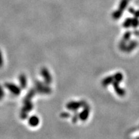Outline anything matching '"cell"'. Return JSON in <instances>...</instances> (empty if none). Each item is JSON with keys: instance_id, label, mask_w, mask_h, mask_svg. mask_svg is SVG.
Segmentation results:
<instances>
[{"instance_id": "3957f363", "label": "cell", "mask_w": 139, "mask_h": 139, "mask_svg": "<svg viewBox=\"0 0 139 139\" xmlns=\"http://www.w3.org/2000/svg\"><path fill=\"white\" fill-rule=\"evenodd\" d=\"M113 76H108V77H106L102 81V85L103 86H108V85L113 83Z\"/></svg>"}, {"instance_id": "9a60e30c", "label": "cell", "mask_w": 139, "mask_h": 139, "mask_svg": "<svg viewBox=\"0 0 139 139\" xmlns=\"http://www.w3.org/2000/svg\"><path fill=\"white\" fill-rule=\"evenodd\" d=\"M20 81L21 82L22 86H27V81H26L25 77L24 76H22L20 78Z\"/></svg>"}, {"instance_id": "8fae6325", "label": "cell", "mask_w": 139, "mask_h": 139, "mask_svg": "<svg viewBox=\"0 0 139 139\" xmlns=\"http://www.w3.org/2000/svg\"><path fill=\"white\" fill-rule=\"evenodd\" d=\"M38 122H39V119H38V118L37 117H32L29 120L30 124L31 126H37L38 124Z\"/></svg>"}, {"instance_id": "30bf717a", "label": "cell", "mask_w": 139, "mask_h": 139, "mask_svg": "<svg viewBox=\"0 0 139 139\" xmlns=\"http://www.w3.org/2000/svg\"><path fill=\"white\" fill-rule=\"evenodd\" d=\"M126 41H125L124 40L122 39L120 41L119 43V47L120 50L121 51H123V52H126V47H127V45H126Z\"/></svg>"}, {"instance_id": "ac0fdd59", "label": "cell", "mask_w": 139, "mask_h": 139, "mask_svg": "<svg viewBox=\"0 0 139 139\" xmlns=\"http://www.w3.org/2000/svg\"><path fill=\"white\" fill-rule=\"evenodd\" d=\"M2 65H3V59H2L1 54L0 52V66H1Z\"/></svg>"}, {"instance_id": "2e32d148", "label": "cell", "mask_w": 139, "mask_h": 139, "mask_svg": "<svg viewBox=\"0 0 139 139\" xmlns=\"http://www.w3.org/2000/svg\"><path fill=\"white\" fill-rule=\"evenodd\" d=\"M128 12L130 14H134V13L135 12V10L134 9L133 7H130L128 9Z\"/></svg>"}, {"instance_id": "8992f818", "label": "cell", "mask_w": 139, "mask_h": 139, "mask_svg": "<svg viewBox=\"0 0 139 139\" xmlns=\"http://www.w3.org/2000/svg\"><path fill=\"white\" fill-rule=\"evenodd\" d=\"M122 11L118 9L112 13V18L115 20L119 19L122 17Z\"/></svg>"}, {"instance_id": "52a82bcc", "label": "cell", "mask_w": 139, "mask_h": 139, "mask_svg": "<svg viewBox=\"0 0 139 139\" xmlns=\"http://www.w3.org/2000/svg\"><path fill=\"white\" fill-rule=\"evenodd\" d=\"M129 1H130V0H121L120 3L119 4V9L122 11L124 10L128 6Z\"/></svg>"}, {"instance_id": "5b68a950", "label": "cell", "mask_w": 139, "mask_h": 139, "mask_svg": "<svg viewBox=\"0 0 139 139\" xmlns=\"http://www.w3.org/2000/svg\"><path fill=\"white\" fill-rule=\"evenodd\" d=\"M7 87V88L10 90L14 94H19V92H20V90L18 88L17 86H16L14 84H6Z\"/></svg>"}, {"instance_id": "d6986e66", "label": "cell", "mask_w": 139, "mask_h": 139, "mask_svg": "<svg viewBox=\"0 0 139 139\" xmlns=\"http://www.w3.org/2000/svg\"><path fill=\"white\" fill-rule=\"evenodd\" d=\"M133 33L135 34V35H136V36H139V30L134 31Z\"/></svg>"}, {"instance_id": "5bb4252c", "label": "cell", "mask_w": 139, "mask_h": 139, "mask_svg": "<svg viewBox=\"0 0 139 139\" xmlns=\"http://www.w3.org/2000/svg\"><path fill=\"white\" fill-rule=\"evenodd\" d=\"M131 36V32L130 31H127V32H126L124 33V34L123 36L122 39L124 40L125 41L128 42L130 40Z\"/></svg>"}, {"instance_id": "7c38bea8", "label": "cell", "mask_w": 139, "mask_h": 139, "mask_svg": "<svg viewBox=\"0 0 139 139\" xmlns=\"http://www.w3.org/2000/svg\"><path fill=\"white\" fill-rule=\"evenodd\" d=\"M81 106H83L82 104L80 102H72V104H70L68 105V107L70 109H72V110H77Z\"/></svg>"}, {"instance_id": "ba28073f", "label": "cell", "mask_w": 139, "mask_h": 139, "mask_svg": "<svg viewBox=\"0 0 139 139\" xmlns=\"http://www.w3.org/2000/svg\"><path fill=\"white\" fill-rule=\"evenodd\" d=\"M132 24V18H128L125 19L122 24V27L125 28H128L131 27Z\"/></svg>"}, {"instance_id": "6da1fadb", "label": "cell", "mask_w": 139, "mask_h": 139, "mask_svg": "<svg viewBox=\"0 0 139 139\" xmlns=\"http://www.w3.org/2000/svg\"><path fill=\"white\" fill-rule=\"evenodd\" d=\"M119 83L118 82H116L114 81L113 83H112L113 84V87L114 90L116 92V93L118 95L120 96V97H124L126 95V91L124 90V89L121 88L120 87L119 84Z\"/></svg>"}, {"instance_id": "e0dca14e", "label": "cell", "mask_w": 139, "mask_h": 139, "mask_svg": "<svg viewBox=\"0 0 139 139\" xmlns=\"http://www.w3.org/2000/svg\"><path fill=\"white\" fill-rule=\"evenodd\" d=\"M134 17L135 18H139V10H135V13H134Z\"/></svg>"}, {"instance_id": "7a4b0ae2", "label": "cell", "mask_w": 139, "mask_h": 139, "mask_svg": "<svg viewBox=\"0 0 139 139\" xmlns=\"http://www.w3.org/2000/svg\"><path fill=\"white\" fill-rule=\"evenodd\" d=\"M138 43L135 40H131L129 42V44L127 45L126 50V52L130 53L132 50H133L134 49L136 48V47L137 46Z\"/></svg>"}, {"instance_id": "4fadbf2b", "label": "cell", "mask_w": 139, "mask_h": 139, "mask_svg": "<svg viewBox=\"0 0 139 139\" xmlns=\"http://www.w3.org/2000/svg\"><path fill=\"white\" fill-rule=\"evenodd\" d=\"M139 26V19L137 18L134 17L133 18H132V24L131 27L133 28H137Z\"/></svg>"}, {"instance_id": "277c9868", "label": "cell", "mask_w": 139, "mask_h": 139, "mask_svg": "<svg viewBox=\"0 0 139 139\" xmlns=\"http://www.w3.org/2000/svg\"><path fill=\"white\" fill-rule=\"evenodd\" d=\"M89 113H90V109H89V108L85 107L84 110L80 114V119H81L82 120H86L88 119V117Z\"/></svg>"}, {"instance_id": "9c48e42d", "label": "cell", "mask_w": 139, "mask_h": 139, "mask_svg": "<svg viewBox=\"0 0 139 139\" xmlns=\"http://www.w3.org/2000/svg\"><path fill=\"white\" fill-rule=\"evenodd\" d=\"M114 81L116 82H118V83H120L123 80V75L122 73L120 72H117L116 74H115L113 75Z\"/></svg>"}]
</instances>
